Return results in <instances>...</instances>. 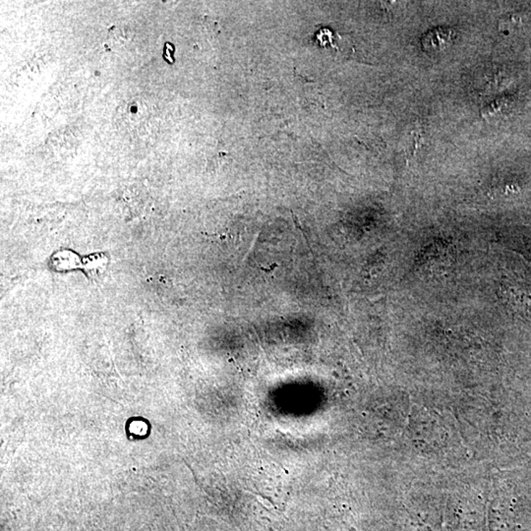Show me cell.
<instances>
[{"label": "cell", "mask_w": 531, "mask_h": 531, "mask_svg": "<svg viewBox=\"0 0 531 531\" xmlns=\"http://www.w3.org/2000/svg\"><path fill=\"white\" fill-rule=\"evenodd\" d=\"M455 35V31L450 28L430 30L422 38V46L427 53H439L452 45Z\"/></svg>", "instance_id": "cell-1"}, {"label": "cell", "mask_w": 531, "mask_h": 531, "mask_svg": "<svg viewBox=\"0 0 531 531\" xmlns=\"http://www.w3.org/2000/svg\"><path fill=\"white\" fill-rule=\"evenodd\" d=\"M502 110H504V103L500 102V100H495L490 105H486L483 111H481V113H483L484 118L490 119L497 118L499 113H502Z\"/></svg>", "instance_id": "cell-2"}]
</instances>
